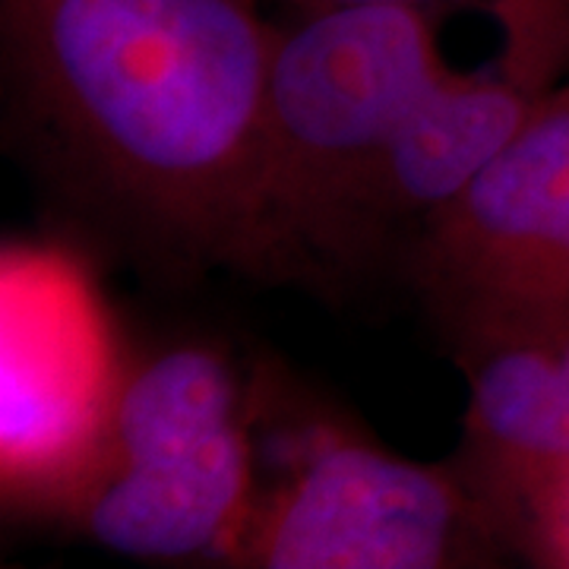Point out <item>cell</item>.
I'll return each mask as SVG.
<instances>
[{
	"label": "cell",
	"mask_w": 569,
	"mask_h": 569,
	"mask_svg": "<svg viewBox=\"0 0 569 569\" xmlns=\"http://www.w3.org/2000/svg\"><path fill=\"white\" fill-rule=\"evenodd\" d=\"M260 383L231 348L193 336L121 370L102 447L70 500L77 529L142 563L224 560L257 503Z\"/></svg>",
	"instance_id": "cell-2"
},
{
	"label": "cell",
	"mask_w": 569,
	"mask_h": 569,
	"mask_svg": "<svg viewBox=\"0 0 569 569\" xmlns=\"http://www.w3.org/2000/svg\"><path fill=\"white\" fill-rule=\"evenodd\" d=\"M466 373L462 447L452 456L512 557L550 567L569 519V440L548 320H485L440 332Z\"/></svg>",
	"instance_id": "cell-7"
},
{
	"label": "cell",
	"mask_w": 569,
	"mask_h": 569,
	"mask_svg": "<svg viewBox=\"0 0 569 569\" xmlns=\"http://www.w3.org/2000/svg\"><path fill=\"white\" fill-rule=\"evenodd\" d=\"M512 557L456 459L415 462L339 425L310 427L291 475L257 497L224 563L456 569Z\"/></svg>",
	"instance_id": "cell-4"
},
{
	"label": "cell",
	"mask_w": 569,
	"mask_h": 569,
	"mask_svg": "<svg viewBox=\"0 0 569 569\" xmlns=\"http://www.w3.org/2000/svg\"><path fill=\"white\" fill-rule=\"evenodd\" d=\"M553 567H569V519L563 531H560V541H557V550H553Z\"/></svg>",
	"instance_id": "cell-9"
},
{
	"label": "cell",
	"mask_w": 569,
	"mask_h": 569,
	"mask_svg": "<svg viewBox=\"0 0 569 569\" xmlns=\"http://www.w3.org/2000/svg\"><path fill=\"white\" fill-rule=\"evenodd\" d=\"M396 269L437 332L569 317V80L421 224Z\"/></svg>",
	"instance_id": "cell-6"
},
{
	"label": "cell",
	"mask_w": 569,
	"mask_h": 569,
	"mask_svg": "<svg viewBox=\"0 0 569 569\" xmlns=\"http://www.w3.org/2000/svg\"><path fill=\"white\" fill-rule=\"evenodd\" d=\"M260 0H0L3 146L80 241L162 284L320 288L284 231Z\"/></svg>",
	"instance_id": "cell-1"
},
{
	"label": "cell",
	"mask_w": 569,
	"mask_h": 569,
	"mask_svg": "<svg viewBox=\"0 0 569 569\" xmlns=\"http://www.w3.org/2000/svg\"><path fill=\"white\" fill-rule=\"evenodd\" d=\"M449 67L440 7L346 3L288 17L266 73L272 193L284 231L329 288L346 206Z\"/></svg>",
	"instance_id": "cell-3"
},
{
	"label": "cell",
	"mask_w": 569,
	"mask_h": 569,
	"mask_svg": "<svg viewBox=\"0 0 569 569\" xmlns=\"http://www.w3.org/2000/svg\"><path fill=\"white\" fill-rule=\"evenodd\" d=\"M497 61L443 80L396 127L358 181L336 244V279L399 266L421 224L456 200L526 127L569 67V0H490Z\"/></svg>",
	"instance_id": "cell-5"
},
{
	"label": "cell",
	"mask_w": 569,
	"mask_h": 569,
	"mask_svg": "<svg viewBox=\"0 0 569 569\" xmlns=\"http://www.w3.org/2000/svg\"><path fill=\"white\" fill-rule=\"evenodd\" d=\"M260 3H263V0H260Z\"/></svg>",
	"instance_id": "cell-10"
},
{
	"label": "cell",
	"mask_w": 569,
	"mask_h": 569,
	"mask_svg": "<svg viewBox=\"0 0 569 569\" xmlns=\"http://www.w3.org/2000/svg\"><path fill=\"white\" fill-rule=\"evenodd\" d=\"M288 17L298 13H313V10H326V7H346V3H427V7H443L449 0H276Z\"/></svg>",
	"instance_id": "cell-8"
}]
</instances>
